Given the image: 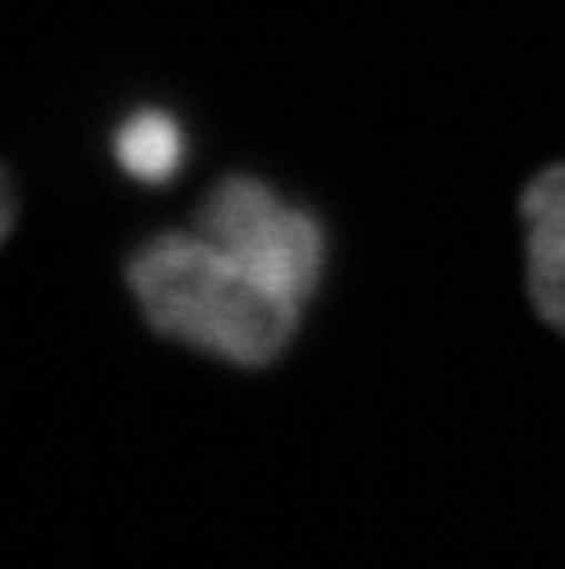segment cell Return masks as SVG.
<instances>
[{"label":"cell","mask_w":565,"mask_h":569,"mask_svg":"<svg viewBox=\"0 0 565 569\" xmlns=\"http://www.w3.org/2000/svg\"><path fill=\"white\" fill-rule=\"evenodd\" d=\"M528 298L565 338V162L539 169L522 196Z\"/></svg>","instance_id":"cell-2"},{"label":"cell","mask_w":565,"mask_h":569,"mask_svg":"<svg viewBox=\"0 0 565 569\" xmlns=\"http://www.w3.org/2000/svg\"><path fill=\"white\" fill-rule=\"evenodd\" d=\"M320 224L258 177H224L191 232L148 239L125 264L129 295L159 338L264 371L302 327L323 280Z\"/></svg>","instance_id":"cell-1"},{"label":"cell","mask_w":565,"mask_h":569,"mask_svg":"<svg viewBox=\"0 0 565 569\" xmlns=\"http://www.w3.org/2000/svg\"><path fill=\"white\" fill-rule=\"evenodd\" d=\"M16 213H19V196H16V184H11L8 169L0 166V243L11 236L16 228Z\"/></svg>","instance_id":"cell-4"},{"label":"cell","mask_w":565,"mask_h":569,"mask_svg":"<svg viewBox=\"0 0 565 569\" xmlns=\"http://www.w3.org/2000/svg\"><path fill=\"white\" fill-rule=\"evenodd\" d=\"M114 151L129 177L143 180V184H162L184 159V132L170 114L140 111L118 129Z\"/></svg>","instance_id":"cell-3"}]
</instances>
